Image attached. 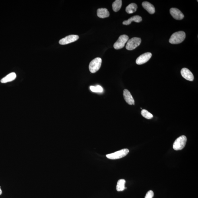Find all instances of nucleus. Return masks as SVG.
<instances>
[{
    "mask_svg": "<svg viewBox=\"0 0 198 198\" xmlns=\"http://www.w3.org/2000/svg\"><path fill=\"white\" fill-rule=\"evenodd\" d=\"M185 38V33L182 31H180L172 34L169 40V42L172 44H179L183 42Z\"/></svg>",
    "mask_w": 198,
    "mask_h": 198,
    "instance_id": "nucleus-1",
    "label": "nucleus"
},
{
    "mask_svg": "<svg viewBox=\"0 0 198 198\" xmlns=\"http://www.w3.org/2000/svg\"><path fill=\"white\" fill-rule=\"evenodd\" d=\"M187 138L185 135H182L175 140L173 145V148L175 150L182 149L186 144Z\"/></svg>",
    "mask_w": 198,
    "mask_h": 198,
    "instance_id": "nucleus-2",
    "label": "nucleus"
},
{
    "mask_svg": "<svg viewBox=\"0 0 198 198\" xmlns=\"http://www.w3.org/2000/svg\"><path fill=\"white\" fill-rule=\"evenodd\" d=\"M129 150L127 148H124L113 153L107 154L106 157L110 159L116 160L124 157L129 153Z\"/></svg>",
    "mask_w": 198,
    "mask_h": 198,
    "instance_id": "nucleus-3",
    "label": "nucleus"
},
{
    "mask_svg": "<svg viewBox=\"0 0 198 198\" xmlns=\"http://www.w3.org/2000/svg\"><path fill=\"white\" fill-rule=\"evenodd\" d=\"M102 60L100 58H96L90 63L89 69L91 73H95L97 72L101 65Z\"/></svg>",
    "mask_w": 198,
    "mask_h": 198,
    "instance_id": "nucleus-4",
    "label": "nucleus"
},
{
    "mask_svg": "<svg viewBox=\"0 0 198 198\" xmlns=\"http://www.w3.org/2000/svg\"><path fill=\"white\" fill-rule=\"evenodd\" d=\"M141 42V39L134 37L129 40L127 42L126 49L127 50H132L139 46Z\"/></svg>",
    "mask_w": 198,
    "mask_h": 198,
    "instance_id": "nucleus-5",
    "label": "nucleus"
},
{
    "mask_svg": "<svg viewBox=\"0 0 198 198\" xmlns=\"http://www.w3.org/2000/svg\"><path fill=\"white\" fill-rule=\"evenodd\" d=\"M129 40V37L125 35H121L119 37L118 40L113 45V47L116 50L120 49L125 46V43Z\"/></svg>",
    "mask_w": 198,
    "mask_h": 198,
    "instance_id": "nucleus-6",
    "label": "nucleus"
},
{
    "mask_svg": "<svg viewBox=\"0 0 198 198\" xmlns=\"http://www.w3.org/2000/svg\"><path fill=\"white\" fill-rule=\"evenodd\" d=\"M79 39V36L77 35H72L66 36L64 38L61 39L59 41V44L61 45H65L75 42Z\"/></svg>",
    "mask_w": 198,
    "mask_h": 198,
    "instance_id": "nucleus-7",
    "label": "nucleus"
},
{
    "mask_svg": "<svg viewBox=\"0 0 198 198\" xmlns=\"http://www.w3.org/2000/svg\"><path fill=\"white\" fill-rule=\"evenodd\" d=\"M152 56V53L149 52L143 54L138 58L136 61V64L138 65L143 64L147 62L151 58Z\"/></svg>",
    "mask_w": 198,
    "mask_h": 198,
    "instance_id": "nucleus-8",
    "label": "nucleus"
},
{
    "mask_svg": "<svg viewBox=\"0 0 198 198\" xmlns=\"http://www.w3.org/2000/svg\"><path fill=\"white\" fill-rule=\"evenodd\" d=\"M170 13L173 18L177 20L183 19L184 16L180 10L175 8H172L170 9Z\"/></svg>",
    "mask_w": 198,
    "mask_h": 198,
    "instance_id": "nucleus-9",
    "label": "nucleus"
},
{
    "mask_svg": "<svg viewBox=\"0 0 198 198\" xmlns=\"http://www.w3.org/2000/svg\"><path fill=\"white\" fill-rule=\"evenodd\" d=\"M181 74L185 79L190 81H193L194 77L191 72L186 68H183L181 70Z\"/></svg>",
    "mask_w": 198,
    "mask_h": 198,
    "instance_id": "nucleus-10",
    "label": "nucleus"
},
{
    "mask_svg": "<svg viewBox=\"0 0 198 198\" xmlns=\"http://www.w3.org/2000/svg\"><path fill=\"white\" fill-rule=\"evenodd\" d=\"M123 97L126 102L130 105H134L135 101L129 91L125 89L123 91Z\"/></svg>",
    "mask_w": 198,
    "mask_h": 198,
    "instance_id": "nucleus-11",
    "label": "nucleus"
},
{
    "mask_svg": "<svg viewBox=\"0 0 198 198\" xmlns=\"http://www.w3.org/2000/svg\"><path fill=\"white\" fill-rule=\"evenodd\" d=\"M142 7L145 9L148 13L150 14H153L155 13V9L154 6L152 4L148 2H144L142 3Z\"/></svg>",
    "mask_w": 198,
    "mask_h": 198,
    "instance_id": "nucleus-12",
    "label": "nucleus"
},
{
    "mask_svg": "<svg viewBox=\"0 0 198 198\" xmlns=\"http://www.w3.org/2000/svg\"><path fill=\"white\" fill-rule=\"evenodd\" d=\"M142 21V18L141 16H135L129 18L128 20L124 21L123 22V24L125 25H129L133 21L139 23V22Z\"/></svg>",
    "mask_w": 198,
    "mask_h": 198,
    "instance_id": "nucleus-13",
    "label": "nucleus"
},
{
    "mask_svg": "<svg viewBox=\"0 0 198 198\" xmlns=\"http://www.w3.org/2000/svg\"><path fill=\"white\" fill-rule=\"evenodd\" d=\"M97 15L99 17L104 18L109 17L110 14L106 8H100L97 11Z\"/></svg>",
    "mask_w": 198,
    "mask_h": 198,
    "instance_id": "nucleus-14",
    "label": "nucleus"
},
{
    "mask_svg": "<svg viewBox=\"0 0 198 198\" xmlns=\"http://www.w3.org/2000/svg\"><path fill=\"white\" fill-rule=\"evenodd\" d=\"M16 75L15 73H12L8 74L5 77L3 78L1 80L2 83H5L13 81L15 80L16 78Z\"/></svg>",
    "mask_w": 198,
    "mask_h": 198,
    "instance_id": "nucleus-15",
    "label": "nucleus"
},
{
    "mask_svg": "<svg viewBox=\"0 0 198 198\" xmlns=\"http://www.w3.org/2000/svg\"><path fill=\"white\" fill-rule=\"evenodd\" d=\"M138 7L136 4L132 3L130 4L126 8L125 11L128 14H132L137 11Z\"/></svg>",
    "mask_w": 198,
    "mask_h": 198,
    "instance_id": "nucleus-16",
    "label": "nucleus"
},
{
    "mask_svg": "<svg viewBox=\"0 0 198 198\" xmlns=\"http://www.w3.org/2000/svg\"><path fill=\"white\" fill-rule=\"evenodd\" d=\"M126 181L124 179H120L117 182L116 190L118 191H123L125 189V184Z\"/></svg>",
    "mask_w": 198,
    "mask_h": 198,
    "instance_id": "nucleus-17",
    "label": "nucleus"
},
{
    "mask_svg": "<svg viewBox=\"0 0 198 198\" xmlns=\"http://www.w3.org/2000/svg\"><path fill=\"white\" fill-rule=\"evenodd\" d=\"M122 1L121 0H116L112 4V8L113 11L117 12L121 9L122 6Z\"/></svg>",
    "mask_w": 198,
    "mask_h": 198,
    "instance_id": "nucleus-18",
    "label": "nucleus"
},
{
    "mask_svg": "<svg viewBox=\"0 0 198 198\" xmlns=\"http://www.w3.org/2000/svg\"><path fill=\"white\" fill-rule=\"evenodd\" d=\"M141 114L142 116L148 119H151L153 117V115L152 113L148 112V111L145 110V109L142 110Z\"/></svg>",
    "mask_w": 198,
    "mask_h": 198,
    "instance_id": "nucleus-19",
    "label": "nucleus"
},
{
    "mask_svg": "<svg viewBox=\"0 0 198 198\" xmlns=\"http://www.w3.org/2000/svg\"><path fill=\"white\" fill-rule=\"evenodd\" d=\"M154 196V193L152 191H148L146 194L145 198H153Z\"/></svg>",
    "mask_w": 198,
    "mask_h": 198,
    "instance_id": "nucleus-20",
    "label": "nucleus"
},
{
    "mask_svg": "<svg viewBox=\"0 0 198 198\" xmlns=\"http://www.w3.org/2000/svg\"><path fill=\"white\" fill-rule=\"evenodd\" d=\"M97 92H102L103 91V88L100 86H96Z\"/></svg>",
    "mask_w": 198,
    "mask_h": 198,
    "instance_id": "nucleus-21",
    "label": "nucleus"
},
{
    "mask_svg": "<svg viewBox=\"0 0 198 198\" xmlns=\"http://www.w3.org/2000/svg\"><path fill=\"white\" fill-rule=\"evenodd\" d=\"M90 89L92 92H97V91L96 86H91L90 87Z\"/></svg>",
    "mask_w": 198,
    "mask_h": 198,
    "instance_id": "nucleus-22",
    "label": "nucleus"
},
{
    "mask_svg": "<svg viewBox=\"0 0 198 198\" xmlns=\"http://www.w3.org/2000/svg\"><path fill=\"white\" fill-rule=\"evenodd\" d=\"M2 191L1 188V186H0V195H2Z\"/></svg>",
    "mask_w": 198,
    "mask_h": 198,
    "instance_id": "nucleus-23",
    "label": "nucleus"
}]
</instances>
